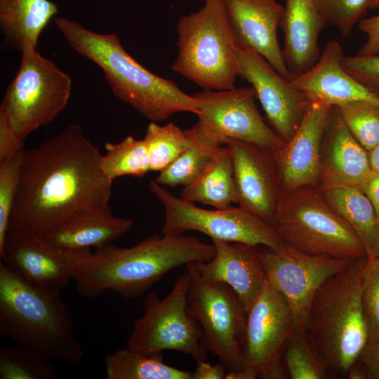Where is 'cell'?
Wrapping results in <instances>:
<instances>
[{"instance_id":"6da1fadb","label":"cell","mask_w":379,"mask_h":379,"mask_svg":"<svg viewBox=\"0 0 379 379\" xmlns=\"http://www.w3.org/2000/svg\"><path fill=\"white\" fill-rule=\"evenodd\" d=\"M102 155L76 124L24 149L8 234L41 235L81 208L112 211V181L100 168Z\"/></svg>"},{"instance_id":"7a4b0ae2","label":"cell","mask_w":379,"mask_h":379,"mask_svg":"<svg viewBox=\"0 0 379 379\" xmlns=\"http://www.w3.org/2000/svg\"><path fill=\"white\" fill-rule=\"evenodd\" d=\"M214 245L192 236L154 234L131 247L107 244L92 251L74 277L78 293L95 298L111 290L133 299L173 269L211 260Z\"/></svg>"},{"instance_id":"3957f363","label":"cell","mask_w":379,"mask_h":379,"mask_svg":"<svg viewBox=\"0 0 379 379\" xmlns=\"http://www.w3.org/2000/svg\"><path fill=\"white\" fill-rule=\"evenodd\" d=\"M55 22L67 44L102 69L114 95L151 122L164 121L178 112L199 114L195 98L138 62L116 34L94 32L65 18H57Z\"/></svg>"},{"instance_id":"277c9868","label":"cell","mask_w":379,"mask_h":379,"mask_svg":"<svg viewBox=\"0 0 379 379\" xmlns=\"http://www.w3.org/2000/svg\"><path fill=\"white\" fill-rule=\"evenodd\" d=\"M60 291L28 282L1 262L0 338H10L51 361L79 362L84 352Z\"/></svg>"},{"instance_id":"5b68a950","label":"cell","mask_w":379,"mask_h":379,"mask_svg":"<svg viewBox=\"0 0 379 379\" xmlns=\"http://www.w3.org/2000/svg\"><path fill=\"white\" fill-rule=\"evenodd\" d=\"M364 257L352 261L319 286L309 309L307 329L333 375H346L368 340L361 305Z\"/></svg>"},{"instance_id":"8992f818","label":"cell","mask_w":379,"mask_h":379,"mask_svg":"<svg viewBox=\"0 0 379 379\" xmlns=\"http://www.w3.org/2000/svg\"><path fill=\"white\" fill-rule=\"evenodd\" d=\"M178 55L171 69L204 90L235 88L239 45L222 0H204L177 24Z\"/></svg>"},{"instance_id":"52a82bcc","label":"cell","mask_w":379,"mask_h":379,"mask_svg":"<svg viewBox=\"0 0 379 379\" xmlns=\"http://www.w3.org/2000/svg\"><path fill=\"white\" fill-rule=\"evenodd\" d=\"M274 225L284 243L301 252L349 260L367 257L350 225L321 194L307 187L279 194Z\"/></svg>"},{"instance_id":"ba28073f","label":"cell","mask_w":379,"mask_h":379,"mask_svg":"<svg viewBox=\"0 0 379 379\" xmlns=\"http://www.w3.org/2000/svg\"><path fill=\"white\" fill-rule=\"evenodd\" d=\"M21 55L19 69L1 103L0 114L25 141L65 109L71 95L72 79L36 48L26 49Z\"/></svg>"},{"instance_id":"9c48e42d","label":"cell","mask_w":379,"mask_h":379,"mask_svg":"<svg viewBox=\"0 0 379 379\" xmlns=\"http://www.w3.org/2000/svg\"><path fill=\"white\" fill-rule=\"evenodd\" d=\"M190 283L187 272L176 278L166 297L160 298L153 291L146 294L143 314L134 320L126 347L145 353L174 350L196 362L206 360L201 326L187 310Z\"/></svg>"},{"instance_id":"30bf717a","label":"cell","mask_w":379,"mask_h":379,"mask_svg":"<svg viewBox=\"0 0 379 379\" xmlns=\"http://www.w3.org/2000/svg\"><path fill=\"white\" fill-rule=\"evenodd\" d=\"M191 283L187 310L199 324L203 343L227 371L243 369L248 312L227 284L204 280L194 263L187 265Z\"/></svg>"},{"instance_id":"8fae6325","label":"cell","mask_w":379,"mask_h":379,"mask_svg":"<svg viewBox=\"0 0 379 379\" xmlns=\"http://www.w3.org/2000/svg\"><path fill=\"white\" fill-rule=\"evenodd\" d=\"M149 190L164 209L161 234L181 235L187 231L201 232L212 240L263 246L278 250L283 244L275 227L244 210L232 206L206 209L178 198L154 180Z\"/></svg>"},{"instance_id":"7c38bea8","label":"cell","mask_w":379,"mask_h":379,"mask_svg":"<svg viewBox=\"0 0 379 379\" xmlns=\"http://www.w3.org/2000/svg\"><path fill=\"white\" fill-rule=\"evenodd\" d=\"M199 102L197 122L190 128L195 133L220 145L236 139L275 152L285 142L263 120L250 87L230 90H203L192 95Z\"/></svg>"},{"instance_id":"4fadbf2b","label":"cell","mask_w":379,"mask_h":379,"mask_svg":"<svg viewBox=\"0 0 379 379\" xmlns=\"http://www.w3.org/2000/svg\"><path fill=\"white\" fill-rule=\"evenodd\" d=\"M294 324L288 302L267 280L248 312L243 369L256 378H287L282 359Z\"/></svg>"},{"instance_id":"5bb4252c","label":"cell","mask_w":379,"mask_h":379,"mask_svg":"<svg viewBox=\"0 0 379 379\" xmlns=\"http://www.w3.org/2000/svg\"><path fill=\"white\" fill-rule=\"evenodd\" d=\"M258 248L267 281L288 302L295 324L305 328L311 302L319 286L353 261L307 254L284 241L278 250Z\"/></svg>"},{"instance_id":"9a60e30c","label":"cell","mask_w":379,"mask_h":379,"mask_svg":"<svg viewBox=\"0 0 379 379\" xmlns=\"http://www.w3.org/2000/svg\"><path fill=\"white\" fill-rule=\"evenodd\" d=\"M91 248L57 246L31 233H8L0 250V260L28 282L63 288L79 265L91 255Z\"/></svg>"},{"instance_id":"2e32d148","label":"cell","mask_w":379,"mask_h":379,"mask_svg":"<svg viewBox=\"0 0 379 379\" xmlns=\"http://www.w3.org/2000/svg\"><path fill=\"white\" fill-rule=\"evenodd\" d=\"M238 77L251 84L270 126L288 142L300 124L310 102L253 49L239 48Z\"/></svg>"},{"instance_id":"e0dca14e","label":"cell","mask_w":379,"mask_h":379,"mask_svg":"<svg viewBox=\"0 0 379 379\" xmlns=\"http://www.w3.org/2000/svg\"><path fill=\"white\" fill-rule=\"evenodd\" d=\"M333 107L311 101L297 131L285 145L272 152L279 194L307 187L321 174V145Z\"/></svg>"},{"instance_id":"ac0fdd59","label":"cell","mask_w":379,"mask_h":379,"mask_svg":"<svg viewBox=\"0 0 379 379\" xmlns=\"http://www.w3.org/2000/svg\"><path fill=\"white\" fill-rule=\"evenodd\" d=\"M225 145L232 157L237 204L274 227L279 188L273 152L236 139Z\"/></svg>"},{"instance_id":"d6986e66","label":"cell","mask_w":379,"mask_h":379,"mask_svg":"<svg viewBox=\"0 0 379 379\" xmlns=\"http://www.w3.org/2000/svg\"><path fill=\"white\" fill-rule=\"evenodd\" d=\"M239 48L261 55L281 76L293 75L283 58L277 39L284 6L277 0H222Z\"/></svg>"},{"instance_id":"ffe728a7","label":"cell","mask_w":379,"mask_h":379,"mask_svg":"<svg viewBox=\"0 0 379 379\" xmlns=\"http://www.w3.org/2000/svg\"><path fill=\"white\" fill-rule=\"evenodd\" d=\"M212 241L215 254L208 261L194 263L197 272L206 281L230 286L248 312L267 281L259 246Z\"/></svg>"},{"instance_id":"44dd1931","label":"cell","mask_w":379,"mask_h":379,"mask_svg":"<svg viewBox=\"0 0 379 379\" xmlns=\"http://www.w3.org/2000/svg\"><path fill=\"white\" fill-rule=\"evenodd\" d=\"M344 56L340 44L336 41H329L312 67L292 77L291 85L310 102L321 100L331 106L352 101L379 103L378 96L345 69Z\"/></svg>"},{"instance_id":"7402d4cb","label":"cell","mask_w":379,"mask_h":379,"mask_svg":"<svg viewBox=\"0 0 379 379\" xmlns=\"http://www.w3.org/2000/svg\"><path fill=\"white\" fill-rule=\"evenodd\" d=\"M327 24L314 0H286L279 25L284 60L291 74L308 70L318 60L319 36Z\"/></svg>"},{"instance_id":"603a6c76","label":"cell","mask_w":379,"mask_h":379,"mask_svg":"<svg viewBox=\"0 0 379 379\" xmlns=\"http://www.w3.org/2000/svg\"><path fill=\"white\" fill-rule=\"evenodd\" d=\"M325 133L327 151L321 171L323 187H359L372 172L368 152L352 135L334 107Z\"/></svg>"},{"instance_id":"cb8c5ba5","label":"cell","mask_w":379,"mask_h":379,"mask_svg":"<svg viewBox=\"0 0 379 379\" xmlns=\"http://www.w3.org/2000/svg\"><path fill=\"white\" fill-rule=\"evenodd\" d=\"M133 225V220L115 217L112 211L81 208L39 236L46 242L62 248L96 249L112 244Z\"/></svg>"},{"instance_id":"d4e9b609","label":"cell","mask_w":379,"mask_h":379,"mask_svg":"<svg viewBox=\"0 0 379 379\" xmlns=\"http://www.w3.org/2000/svg\"><path fill=\"white\" fill-rule=\"evenodd\" d=\"M58 12L48 0H0L2 48L20 53L36 48L41 32Z\"/></svg>"},{"instance_id":"484cf974","label":"cell","mask_w":379,"mask_h":379,"mask_svg":"<svg viewBox=\"0 0 379 379\" xmlns=\"http://www.w3.org/2000/svg\"><path fill=\"white\" fill-rule=\"evenodd\" d=\"M180 198L214 208L237 204L232 154L227 145L219 147L196 178L185 186Z\"/></svg>"},{"instance_id":"4316f807","label":"cell","mask_w":379,"mask_h":379,"mask_svg":"<svg viewBox=\"0 0 379 379\" xmlns=\"http://www.w3.org/2000/svg\"><path fill=\"white\" fill-rule=\"evenodd\" d=\"M321 194L330 206L354 230L367 258L379 256V219L369 199L359 187L332 186Z\"/></svg>"},{"instance_id":"83f0119b","label":"cell","mask_w":379,"mask_h":379,"mask_svg":"<svg viewBox=\"0 0 379 379\" xmlns=\"http://www.w3.org/2000/svg\"><path fill=\"white\" fill-rule=\"evenodd\" d=\"M107 379H192V372L164 361L162 352L145 353L128 347L105 356Z\"/></svg>"},{"instance_id":"f1b7e54d","label":"cell","mask_w":379,"mask_h":379,"mask_svg":"<svg viewBox=\"0 0 379 379\" xmlns=\"http://www.w3.org/2000/svg\"><path fill=\"white\" fill-rule=\"evenodd\" d=\"M283 360L292 379H323L333 375L307 328L302 326L294 324Z\"/></svg>"},{"instance_id":"f546056e","label":"cell","mask_w":379,"mask_h":379,"mask_svg":"<svg viewBox=\"0 0 379 379\" xmlns=\"http://www.w3.org/2000/svg\"><path fill=\"white\" fill-rule=\"evenodd\" d=\"M191 145L173 162L161 171L155 181L162 186H186L192 182L203 169L215 150L220 146L210 140L185 130Z\"/></svg>"},{"instance_id":"4dcf8cb0","label":"cell","mask_w":379,"mask_h":379,"mask_svg":"<svg viewBox=\"0 0 379 379\" xmlns=\"http://www.w3.org/2000/svg\"><path fill=\"white\" fill-rule=\"evenodd\" d=\"M100 168L105 175L113 180L124 175L142 177L151 171L147 148L144 140L129 135L118 143L105 145Z\"/></svg>"},{"instance_id":"1f68e13d","label":"cell","mask_w":379,"mask_h":379,"mask_svg":"<svg viewBox=\"0 0 379 379\" xmlns=\"http://www.w3.org/2000/svg\"><path fill=\"white\" fill-rule=\"evenodd\" d=\"M51 360L22 345L0 348V379H57Z\"/></svg>"},{"instance_id":"d6a6232c","label":"cell","mask_w":379,"mask_h":379,"mask_svg":"<svg viewBox=\"0 0 379 379\" xmlns=\"http://www.w3.org/2000/svg\"><path fill=\"white\" fill-rule=\"evenodd\" d=\"M149 153L151 171H161L191 145L185 131L173 123L160 126L150 122L143 138Z\"/></svg>"},{"instance_id":"836d02e7","label":"cell","mask_w":379,"mask_h":379,"mask_svg":"<svg viewBox=\"0 0 379 379\" xmlns=\"http://www.w3.org/2000/svg\"><path fill=\"white\" fill-rule=\"evenodd\" d=\"M345 126L368 152L379 142V103L352 101L333 106Z\"/></svg>"},{"instance_id":"e575fe53","label":"cell","mask_w":379,"mask_h":379,"mask_svg":"<svg viewBox=\"0 0 379 379\" xmlns=\"http://www.w3.org/2000/svg\"><path fill=\"white\" fill-rule=\"evenodd\" d=\"M327 23L347 36L370 8V0H314Z\"/></svg>"},{"instance_id":"d590c367","label":"cell","mask_w":379,"mask_h":379,"mask_svg":"<svg viewBox=\"0 0 379 379\" xmlns=\"http://www.w3.org/2000/svg\"><path fill=\"white\" fill-rule=\"evenodd\" d=\"M22 152L0 162V250L8 234V222L18 191Z\"/></svg>"},{"instance_id":"8d00e7d4","label":"cell","mask_w":379,"mask_h":379,"mask_svg":"<svg viewBox=\"0 0 379 379\" xmlns=\"http://www.w3.org/2000/svg\"><path fill=\"white\" fill-rule=\"evenodd\" d=\"M361 305L368 341L379 342V256L368 258L363 280Z\"/></svg>"},{"instance_id":"74e56055","label":"cell","mask_w":379,"mask_h":379,"mask_svg":"<svg viewBox=\"0 0 379 379\" xmlns=\"http://www.w3.org/2000/svg\"><path fill=\"white\" fill-rule=\"evenodd\" d=\"M343 66L357 81L379 98V53L344 56Z\"/></svg>"},{"instance_id":"f35d334b","label":"cell","mask_w":379,"mask_h":379,"mask_svg":"<svg viewBox=\"0 0 379 379\" xmlns=\"http://www.w3.org/2000/svg\"><path fill=\"white\" fill-rule=\"evenodd\" d=\"M24 149V140L11 128L5 118L0 114V162L5 161Z\"/></svg>"},{"instance_id":"ab89813d","label":"cell","mask_w":379,"mask_h":379,"mask_svg":"<svg viewBox=\"0 0 379 379\" xmlns=\"http://www.w3.org/2000/svg\"><path fill=\"white\" fill-rule=\"evenodd\" d=\"M358 28L366 35L365 43L356 55H369L379 53V14L363 18Z\"/></svg>"},{"instance_id":"60d3db41","label":"cell","mask_w":379,"mask_h":379,"mask_svg":"<svg viewBox=\"0 0 379 379\" xmlns=\"http://www.w3.org/2000/svg\"><path fill=\"white\" fill-rule=\"evenodd\" d=\"M357 360L364 368L368 379H379V342L368 341Z\"/></svg>"},{"instance_id":"b9f144b4","label":"cell","mask_w":379,"mask_h":379,"mask_svg":"<svg viewBox=\"0 0 379 379\" xmlns=\"http://www.w3.org/2000/svg\"><path fill=\"white\" fill-rule=\"evenodd\" d=\"M227 371L226 366L221 362L212 365L202 360L197 362V366L192 372V379H222Z\"/></svg>"},{"instance_id":"7bdbcfd3","label":"cell","mask_w":379,"mask_h":379,"mask_svg":"<svg viewBox=\"0 0 379 379\" xmlns=\"http://www.w3.org/2000/svg\"><path fill=\"white\" fill-rule=\"evenodd\" d=\"M359 187L371 201L379 219V173L372 171Z\"/></svg>"},{"instance_id":"ee69618b","label":"cell","mask_w":379,"mask_h":379,"mask_svg":"<svg viewBox=\"0 0 379 379\" xmlns=\"http://www.w3.org/2000/svg\"><path fill=\"white\" fill-rule=\"evenodd\" d=\"M346 375L350 379H368L364 368L357 360L350 366Z\"/></svg>"},{"instance_id":"f6af8a7d","label":"cell","mask_w":379,"mask_h":379,"mask_svg":"<svg viewBox=\"0 0 379 379\" xmlns=\"http://www.w3.org/2000/svg\"><path fill=\"white\" fill-rule=\"evenodd\" d=\"M225 379H255L256 378L244 369L227 371Z\"/></svg>"},{"instance_id":"bcb514c9","label":"cell","mask_w":379,"mask_h":379,"mask_svg":"<svg viewBox=\"0 0 379 379\" xmlns=\"http://www.w3.org/2000/svg\"><path fill=\"white\" fill-rule=\"evenodd\" d=\"M368 157L371 170L374 172L379 173V142L368 152Z\"/></svg>"},{"instance_id":"7dc6e473","label":"cell","mask_w":379,"mask_h":379,"mask_svg":"<svg viewBox=\"0 0 379 379\" xmlns=\"http://www.w3.org/2000/svg\"><path fill=\"white\" fill-rule=\"evenodd\" d=\"M379 8V0H370V8L375 9Z\"/></svg>"}]
</instances>
